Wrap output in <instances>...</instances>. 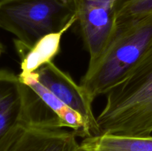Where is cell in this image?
I'll return each mask as SVG.
<instances>
[{
	"label": "cell",
	"instance_id": "cell-1",
	"mask_svg": "<svg viewBox=\"0 0 152 151\" xmlns=\"http://www.w3.org/2000/svg\"><path fill=\"white\" fill-rule=\"evenodd\" d=\"M96 121L99 134L151 135L152 45L127 76L107 93Z\"/></svg>",
	"mask_w": 152,
	"mask_h": 151
},
{
	"label": "cell",
	"instance_id": "cell-2",
	"mask_svg": "<svg viewBox=\"0 0 152 151\" xmlns=\"http://www.w3.org/2000/svg\"><path fill=\"white\" fill-rule=\"evenodd\" d=\"M117 25L108 47L80 80L93 100L121 82L152 45V14Z\"/></svg>",
	"mask_w": 152,
	"mask_h": 151
},
{
	"label": "cell",
	"instance_id": "cell-3",
	"mask_svg": "<svg viewBox=\"0 0 152 151\" xmlns=\"http://www.w3.org/2000/svg\"><path fill=\"white\" fill-rule=\"evenodd\" d=\"M77 16L75 0H12L0 6V28L31 47Z\"/></svg>",
	"mask_w": 152,
	"mask_h": 151
},
{
	"label": "cell",
	"instance_id": "cell-4",
	"mask_svg": "<svg viewBox=\"0 0 152 151\" xmlns=\"http://www.w3.org/2000/svg\"><path fill=\"white\" fill-rule=\"evenodd\" d=\"M64 128L39 98L30 115L0 144V151H79L76 132Z\"/></svg>",
	"mask_w": 152,
	"mask_h": 151
},
{
	"label": "cell",
	"instance_id": "cell-5",
	"mask_svg": "<svg viewBox=\"0 0 152 151\" xmlns=\"http://www.w3.org/2000/svg\"><path fill=\"white\" fill-rule=\"evenodd\" d=\"M77 22L89 65L106 49L117 30L116 2L113 0H75Z\"/></svg>",
	"mask_w": 152,
	"mask_h": 151
},
{
	"label": "cell",
	"instance_id": "cell-6",
	"mask_svg": "<svg viewBox=\"0 0 152 151\" xmlns=\"http://www.w3.org/2000/svg\"><path fill=\"white\" fill-rule=\"evenodd\" d=\"M38 79L64 104L81 115L87 124L89 136L99 135V129L94 116V100L72 77L50 62L36 71Z\"/></svg>",
	"mask_w": 152,
	"mask_h": 151
},
{
	"label": "cell",
	"instance_id": "cell-7",
	"mask_svg": "<svg viewBox=\"0 0 152 151\" xmlns=\"http://www.w3.org/2000/svg\"><path fill=\"white\" fill-rule=\"evenodd\" d=\"M39 99L13 72L0 79V144L30 115Z\"/></svg>",
	"mask_w": 152,
	"mask_h": 151
},
{
	"label": "cell",
	"instance_id": "cell-8",
	"mask_svg": "<svg viewBox=\"0 0 152 151\" xmlns=\"http://www.w3.org/2000/svg\"><path fill=\"white\" fill-rule=\"evenodd\" d=\"M77 22L75 16L61 30L44 36L32 47H28L16 38L13 39L16 53L20 59L19 75H28L36 72L41 67L50 62L60 52L62 37Z\"/></svg>",
	"mask_w": 152,
	"mask_h": 151
},
{
	"label": "cell",
	"instance_id": "cell-9",
	"mask_svg": "<svg viewBox=\"0 0 152 151\" xmlns=\"http://www.w3.org/2000/svg\"><path fill=\"white\" fill-rule=\"evenodd\" d=\"M18 77L22 84L32 89L40 99L57 115L62 127L74 130L77 136L88 137V129L81 115L64 104L49 89L43 85L39 81L37 73L28 75L19 74Z\"/></svg>",
	"mask_w": 152,
	"mask_h": 151
},
{
	"label": "cell",
	"instance_id": "cell-10",
	"mask_svg": "<svg viewBox=\"0 0 152 151\" xmlns=\"http://www.w3.org/2000/svg\"><path fill=\"white\" fill-rule=\"evenodd\" d=\"M79 151H152V136L103 134L83 138Z\"/></svg>",
	"mask_w": 152,
	"mask_h": 151
},
{
	"label": "cell",
	"instance_id": "cell-11",
	"mask_svg": "<svg viewBox=\"0 0 152 151\" xmlns=\"http://www.w3.org/2000/svg\"><path fill=\"white\" fill-rule=\"evenodd\" d=\"M152 14V0H125L116 3L117 24Z\"/></svg>",
	"mask_w": 152,
	"mask_h": 151
},
{
	"label": "cell",
	"instance_id": "cell-12",
	"mask_svg": "<svg viewBox=\"0 0 152 151\" xmlns=\"http://www.w3.org/2000/svg\"><path fill=\"white\" fill-rule=\"evenodd\" d=\"M11 73H12V71L8 70L1 69L0 70V79L8 76L10 75Z\"/></svg>",
	"mask_w": 152,
	"mask_h": 151
},
{
	"label": "cell",
	"instance_id": "cell-13",
	"mask_svg": "<svg viewBox=\"0 0 152 151\" xmlns=\"http://www.w3.org/2000/svg\"><path fill=\"white\" fill-rule=\"evenodd\" d=\"M4 46H3V44H1V42L0 41V56L1 55V53L4 52Z\"/></svg>",
	"mask_w": 152,
	"mask_h": 151
},
{
	"label": "cell",
	"instance_id": "cell-14",
	"mask_svg": "<svg viewBox=\"0 0 152 151\" xmlns=\"http://www.w3.org/2000/svg\"><path fill=\"white\" fill-rule=\"evenodd\" d=\"M12 1V0H0V6L2 5V4H5V3L8 2V1Z\"/></svg>",
	"mask_w": 152,
	"mask_h": 151
},
{
	"label": "cell",
	"instance_id": "cell-15",
	"mask_svg": "<svg viewBox=\"0 0 152 151\" xmlns=\"http://www.w3.org/2000/svg\"><path fill=\"white\" fill-rule=\"evenodd\" d=\"M113 1H114V2H119V1H125V0H113Z\"/></svg>",
	"mask_w": 152,
	"mask_h": 151
}]
</instances>
